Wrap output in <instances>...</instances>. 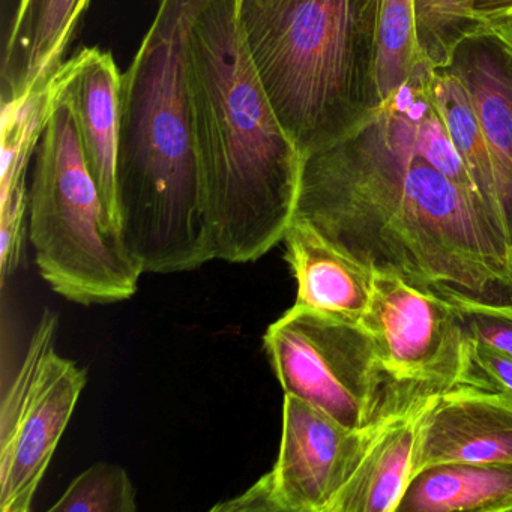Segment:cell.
<instances>
[{
  "mask_svg": "<svg viewBox=\"0 0 512 512\" xmlns=\"http://www.w3.org/2000/svg\"><path fill=\"white\" fill-rule=\"evenodd\" d=\"M377 424L352 430L313 404L284 394L280 452L260 478L272 512H326L358 466Z\"/></svg>",
  "mask_w": 512,
  "mask_h": 512,
  "instance_id": "cell-9",
  "label": "cell"
},
{
  "mask_svg": "<svg viewBox=\"0 0 512 512\" xmlns=\"http://www.w3.org/2000/svg\"><path fill=\"white\" fill-rule=\"evenodd\" d=\"M263 347L284 394L313 404L352 430L419 404L400 397L373 335L359 323L295 304L269 326Z\"/></svg>",
  "mask_w": 512,
  "mask_h": 512,
  "instance_id": "cell-6",
  "label": "cell"
},
{
  "mask_svg": "<svg viewBox=\"0 0 512 512\" xmlns=\"http://www.w3.org/2000/svg\"><path fill=\"white\" fill-rule=\"evenodd\" d=\"M122 74L116 169L119 233L143 271L173 274L217 259L197 164L185 35L197 0H158Z\"/></svg>",
  "mask_w": 512,
  "mask_h": 512,
  "instance_id": "cell-3",
  "label": "cell"
},
{
  "mask_svg": "<svg viewBox=\"0 0 512 512\" xmlns=\"http://www.w3.org/2000/svg\"><path fill=\"white\" fill-rule=\"evenodd\" d=\"M428 62L361 128L302 158L293 218L374 275L511 305V242L455 149Z\"/></svg>",
  "mask_w": 512,
  "mask_h": 512,
  "instance_id": "cell-1",
  "label": "cell"
},
{
  "mask_svg": "<svg viewBox=\"0 0 512 512\" xmlns=\"http://www.w3.org/2000/svg\"><path fill=\"white\" fill-rule=\"evenodd\" d=\"M512 511V464L449 463L413 476L397 512Z\"/></svg>",
  "mask_w": 512,
  "mask_h": 512,
  "instance_id": "cell-18",
  "label": "cell"
},
{
  "mask_svg": "<svg viewBox=\"0 0 512 512\" xmlns=\"http://www.w3.org/2000/svg\"><path fill=\"white\" fill-rule=\"evenodd\" d=\"M472 340L512 358L511 305H455Z\"/></svg>",
  "mask_w": 512,
  "mask_h": 512,
  "instance_id": "cell-22",
  "label": "cell"
},
{
  "mask_svg": "<svg viewBox=\"0 0 512 512\" xmlns=\"http://www.w3.org/2000/svg\"><path fill=\"white\" fill-rule=\"evenodd\" d=\"M475 13L485 23L512 19V0H475Z\"/></svg>",
  "mask_w": 512,
  "mask_h": 512,
  "instance_id": "cell-24",
  "label": "cell"
},
{
  "mask_svg": "<svg viewBox=\"0 0 512 512\" xmlns=\"http://www.w3.org/2000/svg\"><path fill=\"white\" fill-rule=\"evenodd\" d=\"M472 362L485 386L512 398V358L470 338Z\"/></svg>",
  "mask_w": 512,
  "mask_h": 512,
  "instance_id": "cell-23",
  "label": "cell"
},
{
  "mask_svg": "<svg viewBox=\"0 0 512 512\" xmlns=\"http://www.w3.org/2000/svg\"><path fill=\"white\" fill-rule=\"evenodd\" d=\"M49 82L28 95L4 103V169H2V208H0V268L14 274L23 256L26 214V167L37 151L53 98Z\"/></svg>",
  "mask_w": 512,
  "mask_h": 512,
  "instance_id": "cell-16",
  "label": "cell"
},
{
  "mask_svg": "<svg viewBox=\"0 0 512 512\" xmlns=\"http://www.w3.org/2000/svg\"><path fill=\"white\" fill-rule=\"evenodd\" d=\"M89 0H20L5 47L4 103L52 79Z\"/></svg>",
  "mask_w": 512,
  "mask_h": 512,
  "instance_id": "cell-15",
  "label": "cell"
},
{
  "mask_svg": "<svg viewBox=\"0 0 512 512\" xmlns=\"http://www.w3.org/2000/svg\"><path fill=\"white\" fill-rule=\"evenodd\" d=\"M361 325L373 335L383 365L407 403H421L460 386H485L472 362L463 317L440 296L400 278L374 275Z\"/></svg>",
  "mask_w": 512,
  "mask_h": 512,
  "instance_id": "cell-8",
  "label": "cell"
},
{
  "mask_svg": "<svg viewBox=\"0 0 512 512\" xmlns=\"http://www.w3.org/2000/svg\"><path fill=\"white\" fill-rule=\"evenodd\" d=\"M484 25L475 0H415L416 40L433 68L448 67L455 47Z\"/></svg>",
  "mask_w": 512,
  "mask_h": 512,
  "instance_id": "cell-20",
  "label": "cell"
},
{
  "mask_svg": "<svg viewBox=\"0 0 512 512\" xmlns=\"http://www.w3.org/2000/svg\"><path fill=\"white\" fill-rule=\"evenodd\" d=\"M122 74L112 53L83 49L50 79L53 98L70 110L89 173L97 185L110 227L119 233L116 169ZM124 242V241H122Z\"/></svg>",
  "mask_w": 512,
  "mask_h": 512,
  "instance_id": "cell-10",
  "label": "cell"
},
{
  "mask_svg": "<svg viewBox=\"0 0 512 512\" xmlns=\"http://www.w3.org/2000/svg\"><path fill=\"white\" fill-rule=\"evenodd\" d=\"M35 160L29 238L41 277L77 304H113L136 295L145 271L110 227L73 116L55 98Z\"/></svg>",
  "mask_w": 512,
  "mask_h": 512,
  "instance_id": "cell-5",
  "label": "cell"
},
{
  "mask_svg": "<svg viewBox=\"0 0 512 512\" xmlns=\"http://www.w3.org/2000/svg\"><path fill=\"white\" fill-rule=\"evenodd\" d=\"M430 92L455 149L512 244V176L494 155L469 92L446 68H433Z\"/></svg>",
  "mask_w": 512,
  "mask_h": 512,
  "instance_id": "cell-17",
  "label": "cell"
},
{
  "mask_svg": "<svg viewBox=\"0 0 512 512\" xmlns=\"http://www.w3.org/2000/svg\"><path fill=\"white\" fill-rule=\"evenodd\" d=\"M44 311L0 404V511L28 512L86 386V370L55 349Z\"/></svg>",
  "mask_w": 512,
  "mask_h": 512,
  "instance_id": "cell-7",
  "label": "cell"
},
{
  "mask_svg": "<svg viewBox=\"0 0 512 512\" xmlns=\"http://www.w3.org/2000/svg\"><path fill=\"white\" fill-rule=\"evenodd\" d=\"M185 77L217 259L256 262L292 223L302 155L254 67L239 0H197L185 35Z\"/></svg>",
  "mask_w": 512,
  "mask_h": 512,
  "instance_id": "cell-2",
  "label": "cell"
},
{
  "mask_svg": "<svg viewBox=\"0 0 512 512\" xmlns=\"http://www.w3.org/2000/svg\"><path fill=\"white\" fill-rule=\"evenodd\" d=\"M283 242L284 257L298 286L295 304L361 325L373 295V272L296 218Z\"/></svg>",
  "mask_w": 512,
  "mask_h": 512,
  "instance_id": "cell-14",
  "label": "cell"
},
{
  "mask_svg": "<svg viewBox=\"0 0 512 512\" xmlns=\"http://www.w3.org/2000/svg\"><path fill=\"white\" fill-rule=\"evenodd\" d=\"M511 265H512V244H511Z\"/></svg>",
  "mask_w": 512,
  "mask_h": 512,
  "instance_id": "cell-25",
  "label": "cell"
},
{
  "mask_svg": "<svg viewBox=\"0 0 512 512\" xmlns=\"http://www.w3.org/2000/svg\"><path fill=\"white\" fill-rule=\"evenodd\" d=\"M424 62L416 40L415 0H383L377 56L383 101L406 85Z\"/></svg>",
  "mask_w": 512,
  "mask_h": 512,
  "instance_id": "cell-19",
  "label": "cell"
},
{
  "mask_svg": "<svg viewBox=\"0 0 512 512\" xmlns=\"http://www.w3.org/2000/svg\"><path fill=\"white\" fill-rule=\"evenodd\" d=\"M449 463L512 464L511 397L475 385L437 397L422 422L413 476Z\"/></svg>",
  "mask_w": 512,
  "mask_h": 512,
  "instance_id": "cell-11",
  "label": "cell"
},
{
  "mask_svg": "<svg viewBox=\"0 0 512 512\" xmlns=\"http://www.w3.org/2000/svg\"><path fill=\"white\" fill-rule=\"evenodd\" d=\"M136 490L121 466L92 464L80 473L50 512H134Z\"/></svg>",
  "mask_w": 512,
  "mask_h": 512,
  "instance_id": "cell-21",
  "label": "cell"
},
{
  "mask_svg": "<svg viewBox=\"0 0 512 512\" xmlns=\"http://www.w3.org/2000/svg\"><path fill=\"white\" fill-rule=\"evenodd\" d=\"M446 70L469 92L494 155L512 176V19L491 20L464 38Z\"/></svg>",
  "mask_w": 512,
  "mask_h": 512,
  "instance_id": "cell-13",
  "label": "cell"
},
{
  "mask_svg": "<svg viewBox=\"0 0 512 512\" xmlns=\"http://www.w3.org/2000/svg\"><path fill=\"white\" fill-rule=\"evenodd\" d=\"M436 400L428 398L376 425L358 466L326 512H397L413 478L422 422Z\"/></svg>",
  "mask_w": 512,
  "mask_h": 512,
  "instance_id": "cell-12",
  "label": "cell"
},
{
  "mask_svg": "<svg viewBox=\"0 0 512 512\" xmlns=\"http://www.w3.org/2000/svg\"><path fill=\"white\" fill-rule=\"evenodd\" d=\"M383 0H239L248 52L302 158L370 121Z\"/></svg>",
  "mask_w": 512,
  "mask_h": 512,
  "instance_id": "cell-4",
  "label": "cell"
}]
</instances>
